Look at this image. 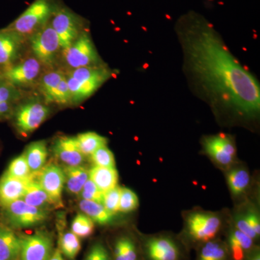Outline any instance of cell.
<instances>
[{"mask_svg":"<svg viewBox=\"0 0 260 260\" xmlns=\"http://www.w3.org/2000/svg\"><path fill=\"white\" fill-rule=\"evenodd\" d=\"M175 30L182 51V70L194 95L217 113L245 120L257 119L259 82L232 54L213 24L189 11L178 19Z\"/></svg>","mask_w":260,"mask_h":260,"instance_id":"6da1fadb","label":"cell"},{"mask_svg":"<svg viewBox=\"0 0 260 260\" xmlns=\"http://www.w3.org/2000/svg\"><path fill=\"white\" fill-rule=\"evenodd\" d=\"M59 7L54 0H35L6 28L18 32L23 37L32 35L50 20Z\"/></svg>","mask_w":260,"mask_h":260,"instance_id":"7a4b0ae2","label":"cell"},{"mask_svg":"<svg viewBox=\"0 0 260 260\" xmlns=\"http://www.w3.org/2000/svg\"><path fill=\"white\" fill-rule=\"evenodd\" d=\"M49 216V211L35 208L22 200L0 208V221L13 230L40 225Z\"/></svg>","mask_w":260,"mask_h":260,"instance_id":"3957f363","label":"cell"},{"mask_svg":"<svg viewBox=\"0 0 260 260\" xmlns=\"http://www.w3.org/2000/svg\"><path fill=\"white\" fill-rule=\"evenodd\" d=\"M63 51L64 63L71 70L104 65L88 32H82L71 46Z\"/></svg>","mask_w":260,"mask_h":260,"instance_id":"277c9868","label":"cell"},{"mask_svg":"<svg viewBox=\"0 0 260 260\" xmlns=\"http://www.w3.org/2000/svg\"><path fill=\"white\" fill-rule=\"evenodd\" d=\"M30 47L34 55L41 63L47 66L55 64L61 48L50 20L32 34Z\"/></svg>","mask_w":260,"mask_h":260,"instance_id":"5b68a950","label":"cell"},{"mask_svg":"<svg viewBox=\"0 0 260 260\" xmlns=\"http://www.w3.org/2000/svg\"><path fill=\"white\" fill-rule=\"evenodd\" d=\"M50 23L59 38L63 50L70 47L82 32V19L65 7H59L56 10L50 19Z\"/></svg>","mask_w":260,"mask_h":260,"instance_id":"8992f818","label":"cell"},{"mask_svg":"<svg viewBox=\"0 0 260 260\" xmlns=\"http://www.w3.org/2000/svg\"><path fill=\"white\" fill-rule=\"evenodd\" d=\"M49 108L38 102H30L16 106L13 116L19 133L28 135L35 131L47 119Z\"/></svg>","mask_w":260,"mask_h":260,"instance_id":"52a82bcc","label":"cell"},{"mask_svg":"<svg viewBox=\"0 0 260 260\" xmlns=\"http://www.w3.org/2000/svg\"><path fill=\"white\" fill-rule=\"evenodd\" d=\"M20 260H48L54 252V239L45 231L20 236Z\"/></svg>","mask_w":260,"mask_h":260,"instance_id":"ba28073f","label":"cell"},{"mask_svg":"<svg viewBox=\"0 0 260 260\" xmlns=\"http://www.w3.org/2000/svg\"><path fill=\"white\" fill-rule=\"evenodd\" d=\"M187 232L194 242L205 243L215 239L221 227V220L213 213H196L187 219Z\"/></svg>","mask_w":260,"mask_h":260,"instance_id":"9c48e42d","label":"cell"},{"mask_svg":"<svg viewBox=\"0 0 260 260\" xmlns=\"http://www.w3.org/2000/svg\"><path fill=\"white\" fill-rule=\"evenodd\" d=\"M203 145L205 153L222 167L232 166L237 156L234 140L223 133L205 137Z\"/></svg>","mask_w":260,"mask_h":260,"instance_id":"30bf717a","label":"cell"},{"mask_svg":"<svg viewBox=\"0 0 260 260\" xmlns=\"http://www.w3.org/2000/svg\"><path fill=\"white\" fill-rule=\"evenodd\" d=\"M145 260H181L182 251L177 241L167 236L147 238L143 243Z\"/></svg>","mask_w":260,"mask_h":260,"instance_id":"8fae6325","label":"cell"},{"mask_svg":"<svg viewBox=\"0 0 260 260\" xmlns=\"http://www.w3.org/2000/svg\"><path fill=\"white\" fill-rule=\"evenodd\" d=\"M41 73V62L37 58H28L2 70L3 79L20 88L35 83Z\"/></svg>","mask_w":260,"mask_h":260,"instance_id":"7c38bea8","label":"cell"},{"mask_svg":"<svg viewBox=\"0 0 260 260\" xmlns=\"http://www.w3.org/2000/svg\"><path fill=\"white\" fill-rule=\"evenodd\" d=\"M36 175L39 184L50 197L58 208L63 206V189L64 188V170L54 164H46Z\"/></svg>","mask_w":260,"mask_h":260,"instance_id":"4fadbf2b","label":"cell"},{"mask_svg":"<svg viewBox=\"0 0 260 260\" xmlns=\"http://www.w3.org/2000/svg\"><path fill=\"white\" fill-rule=\"evenodd\" d=\"M23 37L6 28L0 29V71L15 64L23 45Z\"/></svg>","mask_w":260,"mask_h":260,"instance_id":"5bb4252c","label":"cell"},{"mask_svg":"<svg viewBox=\"0 0 260 260\" xmlns=\"http://www.w3.org/2000/svg\"><path fill=\"white\" fill-rule=\"evenodd\" d=\"M54 155L66 167H78L85 161V155L80 151L75 138L61 137L56 140L53 148Z\"/></svg>","mask_w":260,"mask_h":260,"instance_id":"9a60e30c","label":"cell"},{"mask_svg":"<svg viewBox=\"0 0 260 260\" xmlns=\"http://www.w3.org/2000/svg\"><path fill=\"white\" fill-rule=\"evenodd\" d=\"M34 175L27 179H18L5 173L0 178V208L16 200H21L25 194L29 181Z\"/></svg>","mask_w":260,"mask_h":260,"instance_id":"2e32d148","label":"cell"},{"mask_svg":"<svg viewBox=\"0 0 260 260\" xmlns=\"http://www.w3.org/2000/svg\"><path fill=\"white\" fill-rule=\"evenodd\" d=\"M20 236L0 221V260H20Z\"/></svg>","mask_w":260,"mask_h":260,"instance_id":"e0dca14e","label":"cell"},{"mask_svg":"<svg viewBox=\"0 0 260 260\" xmlns=\"http://www.w3.org/2000/svg\"><path fill=\"white\" fill-rule=\"evenodd\" d=\"M21 200L27 204L47 211L58 208L50 197L39 184L36 179L35 174L31 180L29 181L26 190Z\"/></svg>","mask_w":260,"mask_h":260,"instance_id":"ac0fdd59","label":"cell"},{"mask_svg":"<svg viewBox=\"0 0 260 260\" xmlns=\"http://www.w3.org/2000/svg\"><path fill=\"white\" fill-rule=\"evenodd\" d=\"M112 260H140L139 246L136 240L127 234L116 238L113 244Z\"/></svg>","mask_w":260,"mask_h":260,"instance_id":"d6986e66","label":"cell"},{"mask_svg":"<svg viewBox=\"0 0 260 260\" xmlns=\"http://www.w3.org/2000/svg\"><path fill=\"white\" fill-rule=\"evenodd\" d=\"M89 179L96 185L99 190L104 193L117 186V170L94 165L89 169Z\"/></svg>","mask_w":260,"mask_h":260,"instance_id":"ffe728a7","label":"cell"},{"mask_svg":"<svg viewBox=\"0 0 260 260\" xmlns=\"http://www.w3.org/2000/svg\"><path fill=\"white\" fill-rule=\"evenodd\" d=\"M29 169L32 174H37L46 165L48 156L47 143L44 140L34 142L28 145L24 153Z\"/></svg>","mask_w":260,"mask_h":260,"instance_id":"44dd1931","label":"cell"},{"mask_svg":"<svg viewBox=\"0 0 260 260\" xmlns=\"http://www.w3.org/2000/svg\"><path fill=\"white\" fill-rule=\"evenodd\" d=\"M64 173V186L72 194H79L85 182L89 179V169L82 166L66 167Z\"/></svg>","mask_w":260,"mask_h":260,"instance_id":"7402d4cb","label":"cell"},{"mask_svg":"<svg viewBox=\"0 0 260 260\" xmlns=\"http://www.w3.org/2000/svg\"><path fill=\"white\" fill-rule=\"evenodd\" d=\"M112 75V72L105 65L95 67H85L72 70L68 75L80 82H95L102 84Z\"/></svg>","mask_w":260,"mask_h":260,"instance_id":"603a6c76","label":"cell"},{"mask_svg":"<svg viewBox=\"0 0 260 260\" xmlns=\"http://www.w3.org/2000/svg\"><path fill=\"white\" fill-rule=\"evenodd\" d=\"M79 208L82 213L89 217L94 223L107 225L112 221L113 215L109 213L102 203L80 199Z\"/></svg>","mask_w":260,"mask_h":260,"instance_id":"cb8c5ba5","label":"cell"},{"mask_svg":"<svg viewBox=\"0 0 260 260\" xmlns=\"http://www.w3.org/2000/svg\"><path fill=\"white\" fill-rule=\"evenodd\" d=\"M230 257L227 244L217 239L203 243L197 260H229Z\"/></svg>","mask_w":260,"mask_h":260,"instance_id":"d4e9b609","label":"cell"},{"mask_svg":"<svg viewBox=\"0 0 260 260\" xmlns=\"http://www.w3.org/2000/svg\"><path fill=\"white\" fill-rule=\"evenodd\" d=\"M67 82L72 95V103H80L96 91L102 84L95 82H80L66 75Z\"/></svg>","mask_w":260,"mask_h":260,"instance_id":"484cf974","label":"cell"},{"mask_svg":"<svg viewBox=\"0 0 260 260\" xmlns=\"http://www.w3.org/2000/svg\"><path fill=\"white\" fill-rule=\"evenodd\" d=\"M77 145L85 156H90L98 149L107 146V139L102 135L88 132L75 137Z\"/></svg>","mask_w":260,"mask_h":260,"instance_id":"4316f807","label":"cell"},{"mask_svg":"<svg viewBox=\"0 0 260 260\" xmlns=\"http://www.w3.org/2000/svg\"><path fill=\"white\" fill-rule=\"evenodd\" d=\"M58 249L65 257L70 260H75L81 249L80 238L77 237L71 231L63 232L59 237Z\"/></svg>","mask_w":260,"mask_h":260,"instance_id":"83f0119b","label":"cell"},{"mask_svg":"<svg viewBox=\"0 0 260 260\" xmlns=\"http://www.w3.org/2000/svg\"><path fill=\"white\" fill-rule=\"evenodd\" d=\"M228 184L233 195L239 196L242 194L250 183L249 172L244 169H233L228 174Z\"/></svg>","mask_w":260,"mask_h":260,"instance_id":"f1b7e54d","label":"cell"},{"mask_svg":"<svg viewBox=\"0 0 260 260\" xmlns=\"http://www.w3.org/2000/svg\"><path fill=\"white\" fill-rule=\"evenodd\" d=\"M65 76L64 73L61 71H51L46 73L41 78L40 90L45 97L47 102H51L53 95L55 92L61 80Z\"/></svg>","mask_w":260,"mask_h":260,"instance_id":"f546056e","label":"cell"},{"mask_svg":"<svg viewBox=\"0 0 260 260\" xmlns=\"http://www.w3.org/2000/svg\"><path fill=\"white\" fill-rule=\"evenodd\" d=\"M94 222L85 214L78 213L71 224V232L79 238H87L94 232Z\"/></svg>","mask_w":260,"mask_h":260,"instance_id":"4dcf8cb0","label":"cell"},{"mask_svg":"<svg viewBox=\"0 0 260 260\" xmlns=\"http://www.w3.org/2000/svg\"><path fill=\"white\" fill-rule=\"evenodd\" d=\"M7 174L18 179H27L32 177L24 153L13 159L6 171Z\"/></svg>","mask_w":260,"mask_h":260,"instance_id":"1f68e13d","label":"cell"},{"mask_svg":"<svg viewBox=\"0 0 260 260\" xmlns=\"http://www.w3.org/2000/svg\"><path fill=\"white\" fill-rule=\"evenodd\" d=\"M92 161L98 167L116 169V161L114 154L107 146L98 149L91 155Z\"/></svg>","mask_w":260,"mask_h":260,"instance_id":"d6a6232c","label":"cell"},{"mask_svg":"<svg viewBox=\"0 0 260 260\" xmlns=\"http://www.w3.org/2000/svg\"><path fill=\"white\" fill-rule=\"evenodd\" d=\"M139 205V200L134 191L128 188H121L119 211L129 213L136 210Z\"/></svg>","mask_w":260,"mask_h":260,"instance_id":"836d02e7","label":"cell"},{"mask_svg":"<svg viewBox=\"0 0 260 260\" xmlns=\"http://www.w3.org/2000/svg\"><path fill=\"white\" fill-rule=\"evenodd\" d=\"M21 97L20 88L8 83L2 77L0 79V103L18 102Z\"/></svg>","mask_w":260,"mask_h":260,"instance_id":"e575fe53","label":"cell"},{"mask_svg":"<svg viewBox=\"0 0 260 260\" xmlns=\"http://www.w3.org/2000/svg\"><path fill=\"white\" fill-rule=\"evenodd\" d=\"M120 195L121 187L118 186L104 193L102 204L104 208L112 215H114L116 212L119 211Z\"/></svg>","mask_w":260,"mask_h":260,"instance_id":"d590c367","label":"cell"},{"mask_svg":"<svg viewBox=\"0 0 260 260\" xmlns=\"http://www.w3.org/2000/svg\"><path fill=\"white\" fill-rule=\"evenodd\" d=\"M80 199L102 203L104 193L99 190L96 185L90 179L85 182L80 192Z\"/></svg>","mask_w":260,"mask_h":260,"instance_id":"8d00e7d4","label":"cell"},{"mask_svg":"<svg viewBox=\"0 0 260 260\" xmlns=\"http://www.w3.org/2000/svg\"><path fill=\"white\" fill-rule=\"evenodd\" d=\"M51 102L59 104H68L72 103V95L67 82L66 75L56 88Z\"/></svg>","mask_w":260,"mask_h":260,"instance_id":"74e56055","label":"cell"},{"mask_svg":"<svg viewBox=\"0 0 260 260\" xmlns=\"http://www.w3.org/2000/svg\"><path fill=\"white\" fill-rule=\"evenodd\" d=\"M83 260H112V255L102 242H96L90 246Z\"/></svg>","mask_w":260,"mask_h":260,"instance_id":"f35d334b","label":"cell"},{"mask_svg":"<svg viewBox=\"0 0 260 260\" xmlns=\"http://www.w3.org/2000/svg\"><path fill=\"white\" fill-rule=\"evenodd\" d=\"M229 254L233 260H244L247 252L239 245V243L229 235V243H228Z\"/></svg>","mask_w":260,"mask_h":260,"instance_id":"ab89813d","label":"cell"},{"mask_svg":"<svg viewBox=\"0 0 260 260\" xmlns=\"http://www.w3.org/2000/svg\"><path fill=\"white\" fill-rule=\"evenodd\" d=\"M229 235L232 236L246 252H248V251L250 250L251 249H252L254 246V241L237 229L232 230Z\"/></svg>","mask_w":260,"mask_h":260,"instance_id":"60d3db41","label":"cell"},{"mask_svg":"<svg viewBox=\"0 0 260 260\" xmlns=\"http://www.w3.org/2000/svg\"><path fill=\"white\" fill-rule=\"evenodd\" d=\"M235 224L236 229L245 234L246 235L250 237L254 241L259 239V237H258L257 234L254 232V230L249 226V224L246 222L244 215H239V216H237L236 218Z\"/></svg>","mask_w":260,"mask_h":260,"instance_id":"b9f144b4","label":"cell"},{"mask_svg":"<svg viewBox=\"0 0 260 260\" xmlns=\"http://www.w3.org/2000/svg\"><path fill=\"white\" fill-rule=\"evenodd\" d=\"M17 102L0 103V121L9 119L13 116Z\"/></svg>","mask_w":260,"mask_h":260,"instance_id":"7bdbcfd3","label":"cell"},{"mask_svg":"<svg viewBox=\"0 0 260 260\" xmlns=\"http://www.w3.org/2000/svg\"><path fill=\"white\" fill-rule=\"evenodd\" d=\"M246 222L249 224V226L254 230V232L257 234L258 237L260 235V220L259 215L256 212L250 210L244 215Z\"/></svg>","mask_w":260,"mask_h":260,"instance_id":"ee69618b","label":"cell"},{"mask_svg":"<svg viewBox=\"0 0 260 260\" xmlns=\"http://www.w3.org/2000/svg\"><path fill=\"white\" fill-rule=\"evenodd\" d=\"M244 260H260V250L258 246H254L248 251Z\"/></svg>","mask_w":260,"mask_h":260,"instance_id":"f6af8a7d","label":"cell"},{"mask_svg":"<svg viewBox=\"0 0 260 260\" xmlns=\"http://www.w3.org/2000/svg\"><path fill=\"white\" fill-rule=\"evenodd\" d=\"M48 260H65L64 256L61 254L59 249H54V252L51 254L50 257Z\"/></svg>","mask_w":260,"mask_h":260,"instance_id":"bcb514c9","label":"cell"},{"mask_svg":"<svg viewBox=\"0 0 260 260\" xmlns=\"http://www.w3.org/2000/svg\"><path fill=\"white\" fill-rule=\"evenodd\" d=\"M2 78V75H1V71H0V79Z\"/></svg>","mask_w":260,"mask_h":260,"instance_id":"7dc6e473","label":"cell"}]
</instances>
